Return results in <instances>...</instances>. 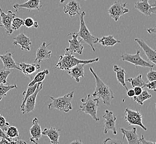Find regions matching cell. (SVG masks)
<instances>
[{"label":"cell","instance_id":"cell-34","mask_svg":"<svg viewBox=\"0 0 156 144\" xmlns=\"http://www.w3.org/2000/svg\"><path fill=\"white\" fill-rule=\"evenodd\" d=\"M9 69H4L0 70V84H9L7 81V78L10 74Z\"/></svg>","mask_w":156,"mask_h":144},{"label":"cell","instance_id":"cell-18","mask_svg":"<svg viewBox=\"0 0 156 144\" xmlns=\"http://www.w3.org/2000/svg\"><path fill=\"white\" fill-rule=\"evenodd\" d=\"M40 2L41 0H28L22 4L15 3L13 5V7L15 9L16 12L18 11V9H26L29 11L34 9L39 11L42 7V5H40Z\"/></svg>","mask_w":156,"mask_h":144},{"label":"cell","instance_id":"cell-15","mask_svg":"<svg viewBox=\"0 0 156 144\" xmlns=\"http://www.w3.org/2000/svg\"><path fill=\"white\" fill-rule=\"evenodd\" d=\"M80 10V3L76 0H69L63 8V12L68 14L70 18H73L76 15H79Z\"/></svg>","mask_w":156,"mask_h":144},{"label":"cell","instance_id":"cell-33","mask_svg":"<svg viewBox=\"0 0 156 144\" xmlns=\"http://www.w3.org/2000/svg\"><path fill=\"white\" fill-rule=\"evenodd\" d=\"M22 26H24V20L20 18H14L11 23V28L13 31H17Z\"/></svg>","mask_w":156,"mask_h":144},{"label":"cell","instance_id":"cell-23","mask_svg":"<svg viewBox=\"0 0 156 144\" xmlns=\"http://www.w3.org/2000/svg\"><path fill=\"white\" fill-rule=\"evenodd\" d=\"M60 129L57 130L53 127L45 128L42 131V134L47 136L50 139V142L52 144H59V138L60 135Z\"/></svg>","mask_w":156,"mask_h":144},{"label":"cell","instance_id":"cell-46","mask_svg":"<svg viewBox=\"0 0 156 144\" xmlns=\"http://www.w3.org/2000/svg\"><path fill=\"white\" fill-rule=\"evenodd\" d=\"M148 32L150 34H152V33H156V27H153V28H149L148 29H147Z\"/></svg>","mask_w":156,"mask_h":144},{"label":"cell","instance_id":"cell-14","mask_svg":"<svg viewBox=\"0 0 156 144\" xmlns=\"http://www.w3.org/2000/svg\"><path fill=\"white\" fill-rule=\"evenodd\" d=\"M13 45L17 46H21V50H27L30 51V46L32 45V40L27 36L24 35V33H20L13 38Z\"/></svg>","mask_w":156,"mask_h":144},{"label":"cell","instance_id":"cell-29","mask_svg":"<svg viewBox=\"0 0 156 144\" xmlns=\"http://www.w3.org/2000/svg\"><path fill=\"white\" fill-rule=\"evenodd\" d=\"M49 73V72L48 69H44L42 72H39L35 75V77L33 78V80L30 81V83L28 84V87L33 86L34 84H37L39 82H42L45 79L46 75H48Z\"/></svg>","mask_w":156,"mask_h":144},{"label":"cell","instance_id":"cell-26","mask_svg":"<svg viewBox=\"0 0 156 144\" xmlns=\"http://www.w3.org/2000/svg\"><path fill=\"white\" fill-rule=\"evenodd\" d=\"M98 42L100 43L102 46L107 47H112L116 43H121V41L115 39L112 36H105L103 37L101 39H99Z\"/></svg>","mask_w":156,"mask_h":144},{"label":"cell","instance_id":"cell-7","mask_svg":"<svg viewBox=\"0 0 156 144\" xmlns=\"http://www.w3.org/2000/svg\"><path fill=\"white\" fill-rule=\"evenodd\" d=\"M142 115L140 111H135L126 108L125 111V120L129 125H137L140 126L144 131H147V129L142 123Z\"/></svg>","mask_w":156,"mask_h":144},{"label":"cell","instance_id":"cell-44","mask_svg":"<svg viewBox=\"0 0 156 144\" xmlns=\"http://www.w3.org/2000/svg\"><path fill=\"white\" fill-rule=\"evenodd\" d=\"M2 138L6 139L7 140H8L9 141H10V142H11V141H12V140L10 139L6 135V133L4 132L3 130L0 128V139Z\"/></svg>","mask_w":156,"mask_h":144},{"label":"cell","instance_id":"cell-24","mask_svg":"<svg viewBox=\"0 0 156 144\" xmlns=\"http://www.w3.org/2000/svg\"><path fill=\"white\" fill-rule=\"evenodd\" d=\"M18 66L21 69V72L26 76H29L33 74L34 73L39 70L41 68L39 64H26V63H20L18 64Z\"/></svg>","mask_w":156,"mask_h":144},{"label":"cell","instance_id":"cell-38","mask_svg":"<svg viewBox=\"0 0 156 144\" xmlns=\"http://www.w3.org/2000/svg\"><path fill=\"white\" fill-rule=\"evenodd\" d=\"M34 21L33 20V18L30 17H28L25 20H24V26L29 28L30 27H33Z\"/></svg>","mask_w":156,"mask_h":144},{"label":"cell","instance_id":"cell-4","mask_svg":"<svg viewBox=\"0 0 156 144\" xmlns=\"http://www.w3.org/2000/svg\"><path fill=\"white\" fill-rule=\"evenodd\" d=\"M81 104L78 111H82L86 114L90 115L94 120L99 121L100 119L97 117L96 114L99 107L100 99L95 98L91 94H88L87 97L81 99Z\"/></svg>","mask_w":156,"mask_h":144},{"label":"cell","instance_id":"cell-5","mask_svg":"<svg viewBox=\"0 0 156 144\" xmlns=\"http://www.w3.org/2000/svg\"><path fill=\"white\" fill-rule=\"evenodd\" d=\"M86 15L85 11H83L81 13L79 14L80 17V29L78 32V37L80 38V42L81 43H86L90 45L93 52L95 51V49L94 47V45L96 44L99 41V38L95 37L91 34L89 29L87 27L85 21L84 17Z\"/></svg>","mask_w":156,"mask_h":144},{"label":"cell","instance_id":"cell-19","mask_svg":"<svg viewBox=\"0 0 156 144\" xmlns=\"http://www.w3.org/2000/svg\"><path fill=\"white\" fill-rule=\"evenodd\" d=\"M50 44L47 45L45 42H43V43L37 51L36 57L34 60V63L37 62L39 64L42 60L48 59L51 58V51L48 50L47 48V47L50 45Z\"/></svg>","mask_w":156,"mask_h":144},{"label":"cell","instance_id":"cell-6","mask_svg":"<svg viewBox=\"0 0 156 144\" xmlns=\"http://www.w3.org/2000/svg\"><path fill=\"white\" fill-rule=\"evenodd\" d=\"M121 59L123 61L128 62L131 63L133 66L137 67L138 66L142 67H147L150 68H153L154 67V64H151V63L145 61L141 58L140 56V51L137 49V52L135 54H127V53H122L121 56Z\"/></svg>","mask_w":156,"mask_h":144},{"label":"cell","instance_id":"cell-51","mask_svg":"<svg viewBox=\"0 0 156 144\" xmlns=\"http://www.w3.org/2000/svg\"><path fill=\"white\" fill-rule=\"evenodd\" d=\"M84 1H87V0H84Z\"/></svg>","mask_w":156,"mask_h":144},{"label":"cell","instance_id":"cell-41","mask_svg":"<svg viewBox=\"0 0 156 144\" xmlns=\"http://www.w3.org/2000/svg\"><path fill=\"white\" fill-rule=\"evenodd\" d=\"M156 143L152 141H147L145 140L144 135H142L141 139H140V144H155Z\"/></svg>","mask_w":156,"mask_h":144},{"label":"cell","instance_id":"cell-28","mask_svg":"<svg viewBox=\"0 0 156 144\" xmlns=\"http://www.w3.org/2000/svg\"><path fill=\"white\" fill-rule=\"evenodd\" d=\"M152 96V95L151 93L148 92L146 90H143L141 94H140L139 95H135L133 96V99L135 102L137 103L138 105L142 106L144 105V101L150 99Z\"/></svg>","mask_w":156,"mask_h":144},{"label":"cell","instance_id":"cell-35","mask_svg":"<svg viewBox=\"0 0 156 144\" xmlns=\"http://www.w3.org/2000/svg\"><path fill=\"white\" fill-rule=\"evenodd\" d=\"M9 126V124L6 121V119L3 117V115L2 114H0V128L5 132Z\"/></svg>","mask_w":156,"mask_h":144},{"label":"cell","instance_id":"cell-8","mask_svg":"<svg viewBox=\"0 0 156 144\" xmlns=\"http://www.w3.org/2000/svg\"><path fill=\"white\" fill-rule=\"evenodd\" d=\"M126 6L127 3H122L120 1H116L109 8L108 13L111 18L117 22L122 16L129 12V9H126Z\"/></svg>","mask_w":156,"mask_h":144},{"label":"cell","instance_id":"cell-37","mask_svg":"<svg viewBox=\"0 0 156 144\" xmlns=\"http://www.w3.org/2000/svg\"><path fill=\"white\" fill-rule=\"evenodd\" d=\"M144 88H148L150 90H152L156 92V81H148L147 83L144 85Z\"/></svg>","mask_w":156,"mask_h":144},{"label":"cell","instance_id":"cell-21","mask_svg":"<svg viewBox=\"0 0 156 144\" xmlns=\"http://www.w3.org/2000/svg\"><path fill=\"white\" fill-rule=\"evenodd\" d=\"M121 132L123 134V139L126 138L129 144H140V139L137 134V129L133 127L132 130L120 129Z\"/></svg>","mask_w":156,"mask_h":144},{"label":"cell","instance_id":"cell-40","mask_svg":"<svg viewBox=\"0 0 156 144\" xmlns=\"http://www.w3.org/2000/svg\"><path fill=\"white\" fill-rule=\"evenodd\" d=\"M27 144L26 141H23L22 140H21V138L20 137L17 138L15 140H12V141H11L10 144Z\"/></svg>","mask_w":156,"mask_h":144},{"label":"cell","instance_id":"cell-42","mask_svg":"<svg viewBox=\"0 0 156 144\" xmlns=\"http://www.w3.org/2000/svg\"><path fill=\"white\" fill-rule=\"evenodd\" d=\"M127 96L125 97V98H124L123 99V100H122V102H124V101H125V99H126L127 97H130V98H132V97H133V96L135 95V92H134V90L133 89H129V90H127Z\"/></svg>","mask_w":156,"mask_h":144},{"label":"cell","instance_id":"cell-10","mask_svg":"<svg viewBox=\"0 0 156 144\" xmlns=\"http://www.w3.org/2000/svg\"><path fill=\"white\" fill-rule=\"evenodd\" d=\"M149 0H140L135 5V8L142 14L146 16H151V14H156V3L151 5L148 3Z\"/></svg>","mask_w":156,"mask_h":144},{"label":"cell","instance_id":"cell-32","mask_svg":"<svg viewBox=\"0 0 156 144\" xmlns=\"http://www.w3.org/2000/svg\"><path fill=\"white\" fill-rule=\"evenodd\" d=\"M6 134L10 139L17 138L20 137L19 131L17 128L15 126H9L6 131Z\"/></svg>","mask_w":156,"mask_h":144},{"label":"cell","instance_id":"cell-39","mask_svg":"<svg viewBox=\"0 0 156 144\" xmlns=\"http://www.w3.org/2000/svg\"><path fill=\"white\" fill-rule=\"evenodd\" d=\"M103 144H123V142L122 141L120 140H114V139H111L110 138H107L105 139L104 141L103 142Z\"/></svg>","mask_w":156,"mask_h":144},{"label":"cell","instance_id":"cell-45","mask_svg":"<svg viewBox=\"0 0 156 144\" xmlns=\"http://www.w3.org/2000/svg\"><path fill=\"white\" fill-rule=\"evenodd\" d=\"M10 144V141L6 139L2 138L0 139V144Z\"/></svg>","mask_w":156,"mask_h":144},{"label":"cell","instance_id":"cell-11","mask_svg":"<svg viewBox=\"0 0 156 144\" xmlns=\"http://www.w3.org/2000/svg\"><path fill=\"white\" fill-rule=\"evenodd\" d=\"M43 88V82H39L37 83V87L35 92L30 96H28L24 106V114L29 113L33 111L35 109L36 102L37 96L39 92L42 90Z\"/></svg>","mask_w":156,"mask_h":144},{"label":"cell","instance_id":"cell-13","mask_svg":"<svg viewBox=\"0 0 156 144\" xmlns=\"http://www.w3.org/2000/svg\"><path fill=\"white\" fill-rule=\"evenodd\" d=\"M72 36L73 38L68 40L69 43V48H66L68 51L73 53H77L79 54H81L84 49L83 45H82L80 41H78V34L76 33H70L68 36Z\"/></svg>","mask_w":156,"mask_h":144},{"label":"cell","instance_id":"cell-3","mask_svg":"<svg viewBox=\"0 0 156 144\" xmlns=\"http://www.w3.org/2000/svg\"><path fill=\"white\" fill-rule=\"evenodd\" d=\"M74 92L73 91L67 93L65 95L57 98L50 96V98L52 100V102L48 104V109L52 110L53 109H57L60 111L68 113L70 110H72V104Z\"/></svg>","mask_w":156,"mask_h":144},{"label":"cell","instance_id":"cell-50","mask_svg":"<svg viewBox=\"0 0 156 144\" xmlns=\"http://www.w3.org/2000/svg\"><path fill=\"white\" fill-rule=\"evenodd\" d=\"M0 27H3V26L2 25H0Z\"/></svg>","mask_w":156,"mask_h":144},{"label":"cell","instance_id":"cell-31","mask_svg":"<svg viewBox=\"0 0 156 144\" xmlns=\"http://www.w3.org/2000/svg\"><path fill=\"white\" fill-rule=\"evenodd\" d=\"M15 88H17V86L16 84L13 85L7 84L6 85L5 84H0V101L2 100L3 97L6 96L7 92Z\"/></svg>","mask_w":156,"mask_h":144},{"label":"cell","instance_id":"cell-36","mask_svg":"<svg viewBox=\"0 0 156 144\" xmlns=\"http://www.w3.org/2000/svg\"><path fill=\"white\" fill-rule=\"evenodd\" d=\"M150 69V72H148L147 74L148 82L156 81V72L155 70H153V68Z\"/></svg>","mask_w":156,"mask_h":144},{"label":"cell","instance_id":"cell-16","mask_svg":"<svg viewBox=\"0 0 156 144\" xmlns=\"http://www.w3.org/2000/svg\"><path fill=\"white\" fill-rule=\"evenodd\" d=\"M31 138L30 141L34 144H37V141L42 137V130L39 125V121L37 117H34L32 121V126L30 129Z\"/></svg>","mask_w":156,"mask_h":144},{"label":"cell","instance_id":"cell-25","mask_svg":"<svg viewBox=\"0 0 156 144\" xmlns=\"http://www.w3.org/2000/svg\"><path fill=\"white\" fill-rule=\"evenodd\" d=\"M113 70L116 73V79H117V82L121 84L127 91L129 90V89L127 87V85L125 82L126 81H125V77L126 74L125 70L122 68L118 66L117 65H115L113 68Z\"/></svg>","mask_w":156,"mask_h":144},{"label":"cell","instance_id":"cell-48","mask_svg":"<svg viewBox=\"0 0 156 144\" xmlns=\"http://www.w3.org/2000/svg\"><path fill=\"white\" fill-rule=\"evenodd\" d=\"M33 27H34V28H38L39 26H38V22H34Z\"/></svg>","mask_w":156,"mask_h":144},{"label":"cell","instance_id":"cell-43","mask_svg":"<svg viewBox=\"0 0 156 144\" xmlns=\"http://www.w3.org/2000/svg\"><path fill=\"white\" fill-rule=\"evenodd\" d=\"M134 92H135V94L136 96L139 95L140 94H141V93L143 91V88L140 87H134Z\"/></svg>","mask_w":156,"mask_h":144},{"label":"cell","instance_id":"cell-49","mask_svg":"<svg viewBox=\"0 0 156 144\" xmlns=\"http://www.w3.org/2000/svg\"><path fill=\"white\" fill-rule=\"evenodd\" d=\"M60 1V2L61 3H63L65 2V0H59Z\"/></svg>","mask_w":156,"mask_h":144},{"label":"cell","instance_id":"cell-9","mask_svg":"<svg viewBox=\"0 0 156 144\" xmlns=\"http://www.w3.org/2000/svg\"><path fill=\"white\" fill-rule=\"evenodd\" d=\"M104 121V134H108V131H112L114 135L117 134L116 129V121L117 118L115 115L114 112L106 110L105 114L102 116Z\"/></svg>","mask_w":156,"mask_h":144},{"label":"cell","instance_id":"cell-12","mask_svg":"<svg viewBox=\"0 0 156 144\" xmlns=\"http://www.w3.org/2000/svg\"><path fill=\"white\" fill-rule=\"evenodd\" d=\"M0 13H1V23L2 24L3 27L6 30V33L11 35L13 33V31L11 28V23L12 20L14 18H15L16 13L12 12L11 10H9L6 14L5 12H3L0 7Z\"/></svg>","mask_w":156,"mask_h":144},{"label":"cell","instance_id":"cell-2","mask_svg":"<svg viewBox=\"0 0 156 144\" xmlns=\"http://www.w3.org/2000/svg\"><path fill=\"white\" fill-rule=\"evenodd\" d=\"M99 60V58L89 60H81L76 58L71 52L66 49V53L64 56H60L59 61L55 65V68L59 70H68L78 64L84 63L85 65L88 64L97 62Z\"/></svg>","mask_w":156,"mask_h":144},{"label":"cell","instance_id":"cell-30","mask_svg":"<svg viewBox=\"0 0 156 144\" xmlns=\"http://www.w3.org/2000/svg\"><path fill=\"white\" fill-rule=\"evenodd\" d=\"M126 81L129 82L133 88L135 87H140L142 88H144V85L146 84V82L142 79V75L141 73L135 78H130L128 79Z\"/></svg>","mask_w":156,"mask_h":144},{"label":"cell","instance_id":"cell-17","mask_svg":"<svg viewBox=\"0 0 156 144\" xmlns=\"http://www.w3.org/2000/svg\"><path fill=\"white\" fill-rule=\"evenodd\" d=\"M13 54V52H7L5 54H0V59L3 63L4 69L9 70L11 69H17L21 71V69L18 66V64L16 63L12 58Z\"/></svg>","mask_w":156,"mask_h":144},{"label":"cell","instance_id":"cell-22","mask_svg":"<svg viewBox=\"0 0 156 144\" xmlns=\"http://www.w3.org/2000/svg\"><path fill=\"white\" fill-rule=\"evenodd\" d=\"M84 63H80L73 67L70 69L67 70L68 73L72 78L74 79L77 83H79L80 78H84Z\"/></svg>","mask_w":156,"mask_h":144},{"label":"cell","instance_id":"cell-1","mask_svg":"<svg viewBox=\"0 0 156 144\" xmlns=\"http://www.w3.org/2000/svg\"><path fill=\"white\" fill-rule=\"evenodd\" d=\"M89 69L94 75L96 82L95 90L92 95L95 98L101 99L104 104L110 106L111 104V101L114 98L112 90L103 82L100 77L96 75L92 67H90Z\"/></svg>","mask_w":156,"mask_h":144},{"label":"cell","instance_id":"cell-27","mask_svg":"<svg viewBox=\"0 0 156 144\" xmlns=\"http://www.w3.org/2000/svg\"><path fill=\"white\" fill-rule=\"evenodd\" d=\"M37 87V83L34 84L33 86L28 87L27 88V90L22 93L23 98L22 99V104L21 105V110L22 113V114H24V106H25V103L26 102V100H27L28 96H30V95H32L35 92V90L36 89Z\"/></svg>","mask_w":156,"mask_h":144},{"label":"cell","instance_id":"cell-47","mask_svg":"<svg viewBox=\"0 0 156 144\" xmlns=\"http://www.w3.org/2000/svg\"><path fill=\"white\" fill-rule=\"evenodd\" d=\"M83 142H82V141H80V140H75V141H72V142H71V144H83Z\"/></svg>","mask_w":156,"mask_h":144},{"label":"cell","instance_id":"cell-20","mask_svg":"<svg viewBox=\"0 0 156 144\" xmlns=\"http://www.w3.org/2000/svg\"><path fill=\"white\" fill-rule=\"evenodd\" d=\"M136 42L138 43V45L140 46L141 49L144 51V53L147 57L148 59L152 62L153 64H156V53L154 50L152 49L151 48L147 45L144 40L141 39H135Z\"/></svg>","mask_w":156,"mask_h":144}]
</instances>
